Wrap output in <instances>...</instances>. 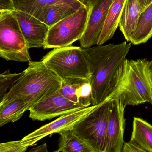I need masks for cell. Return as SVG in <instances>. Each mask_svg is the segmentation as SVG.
Here are the masks:
<instances>
[{
  "label": "cell",
  "instance_id": "1",
  "mask_svg": "<svg viewBox=\"0 0 152 152\" xmlns=\"http://www.w3.org/2000/svg\"><path fill=\"white\" fill-rule=\"evenodd\" d=\"M131 47L125 42L82 48L91 75L92 105L115 97L125 77L126 57Z\"/></svg>",
  "mask_w": 152,
  "mask_h": 152
},
{
  "label": "cell",
  "instance_id": "2",
  "mask_svg": "<svg viewBox=\"0 0 152 152\" xmlns=\"http://www.w3.org/2000/svg\"><path fill=\"white\" fill-rule=\"evenodd\" d=\"M61 85V80L48 69L43 61H31L0 101V105L18 98H26L30 110L38 102L59 91Z\"/></svg>",
  "mask_w": 152,
  "mask_h": 152
},
{
  "label": "cell",
  "instance_id": "3",
  "mask_svg": "<svg viewBox=\"0 0 152 152\" xmlns=\"http://www.w3.org/2000/svg\"><path fill=\"white\" fill-rule=\"evenodd\" d=\"M146 58L127 60L125 77L115 97L126 106L152 104V81Z\"/></svg>",
  "mask_w": 152,
  "mask_h": 152
},
{
  "label": "cell",
  "instance_id": "4",
  "mask_svg": "<svg viewBox=\"0 0 152 152\" xmlns=\"http://www.w3.org/2000/svg\"><path fill=\"white\" fill-rule=\"evenodd\" d=\"M41 61L62 81L68 78L89 79L91 77L82 47L71 45L54 49Z\"/></svg>",
  "mask_w": 152,
  "mask_h": 152
},
{
  "label": "cell",
  "instance_id": "5",
  "mask_svg": "<svg viewBox=\"0 0 152 152\" xmlns=\"http://www.w3.org/2000/svg\"><path fill=\"white\" fill-rule=\"evenodd\" d=\"M112 99H108L97 105L71 129L94 152H105L107 125Z\"/></svg>",
  "mask_w": 152,
  "mask_h": 152
},
{
  "label": "cell",
  "instance_id": "6",
  "mask_svg": "<svg viewBox=\"0 0 152 152\" xmlns=\"http://www.w3.org/2000/svg\"><path fill=\"white\" fill-rule=\"evenodd\" d=\"M29 49L12 11H0V56L7 61L29 62Z\"/></svg>",
  "mask_w": 152,
  "mask_h": 152
},
{
  "label": "cell",
  "instance_id": "7",
  "mask_svg": "<svg viewBox=\"0 0 152 152\" xmlns=\"http://www.w3.org/2000/svg\"><path fill=\"white\" fill-rule=\"evenodd\" d=\"M89 11L86 4L50 27L44 49L68 47L80 40L86 29Z\"/></svg>",
  "mask_w": 152,
  "mask_h": 152
},
{
  "label": "cell",
  "instance_id": "8",
  "mask_svg": "<svg viewBox=\"0 0 152 152\" xmlns=\"http://www.w3.org/2000/svg\"><path fill=\"white\" fill-rule=\"evenodd\" d=\"M84 108L67 99L59 90L32 106L29 110V117L33 121H44Z\"/></svg>",
  "mask_w": 152,
  "mask_h": 152
},
{
  "label": "cell",
  "instance_id": "9",
  "mask_svg": "<svg viewBox=\"0 0 152 152\" xmlns=\"http://www.w3.org/2000/svg\"><path fill=\"white\" fill-rule=\"evenodd\" d=\"M113 1L86 0L90 11L86 29L79 40L82 48H90L97 45Z\"/></svg>",
  "mask_w": 152,
  "mask_h": 152
},
{
  "label": "cell",
  "instance_id": "10",
  "mask_svg": "<svg viewBox=\"0 0 152 152\" xmlns=\"http://www.w3.org/2000/svg\"><path fill=\"white\" fill-rule=\"evenodd\" d=\"M97 105H93L60 116L55 120L46 124L23 137L21 140L29 146L45 137L54 133L59 134L73 126L93 111Z\"/></svg>",
  "mask_w": 152,
  "mask_h": 152
},
{
  "label": "cell",
  "instance_id": "11",
  "mask_svg": "<svg viewBox=\"0 0 152 152\" xmlns=\"http://www.w3.org/2000/svg\"><path fill=\"white\" fill-rule=\"evenodd\" d=\"M126 106L117 97L112 100L107 125L105 152H121L124 146L125 109Z\"/></svg>",
  "mask_w": 152,
  "mask_h": 152
},
{
  "label": "cell",
  "instance_id": "12",
  "mask_svg": "<svg viewBox=\"0 0 152 152\" xmlns=\"http://www.w3.org/2000/svg\"><path fill=\"white\" fill-rule=\"evenodd\" d=\"M12 12L18 22L29 49L44 48L50 27L26 12L16 10Z\"/></svg>",
  "mask_w": 152,
  "mask_h": 152
},
{
  "label": "cell",
  "instance_id": "13",
  "mask_svg": "<svg viewBox=\"0 0 152 152\" xmlns=\"http://www.w3.org/2000/svg\"><path fill=\"white\" fill-rule=\"evenodd\" d=\"M61 94L67 99L86 108L92 104V89L89 79L68 78L62 81Z\"/></svg>",
  "mask_w": 152,
  "mask_h": 152
},
{
  "label": "cell",
  "instance_id": "14",
  "mask_svg": "<svg viewBox=\"0 0 152 152\" xmlns=\"http://www.w3.org/2000/svg\"><path fill=\"white\" fill-rule=\"evenodd\" d=\"M143 11L138 0L126 1L119 27L127 42L131 41L139 17Z\"/></svg>",
  "mask_w": 152,
  "mask_h": 152
},
{
  "label": "cell",
  "instance_id": "15",
  "mask_svg": "<svg viewBox=\"0 0 152 152\" xmlns=\"http://www.w3.org/2000/svg\"><path fill=\"white\" fill-rule=\"evenodd\" d=\"M16 10L23 12L41 20L46 10L50 7L77 2L86 3V0H12Z\"/></svg>",
  "mask_w": 152,
  "mask_h": 152
},
{
  "label": "cell",
  "instance_id": "16",
  "mask_svg": "<svg viewBox=\"0 0 152 152\" xmlns=\"http://www.w3.org/2000/svg\"><path fill=\"white\" fill-rule=\"evenodd\" d=\"M126 0H113L110 7L108 16L97 45H103L110 40L119 25L120 20Z\"/></svg>",
  "mask_w": 152,
  "mask_h": 152
},
{
  "label": "cell",
  "instance_id": "17",
  "mask_svg": "<svg viewBox=\"0 0 152 152\" xmlns=\"http://www.w3.org/2000/svg\"><path fill=\"white\" fill-rule=\"evenodd\" d=\"M130 142L147 152H152V126L142 119L134 117Z\"/></svg>",
  "mask_w": 152,
  "mask_h": 152
},
{
  "label": "cell",
  "instance_id": "18",
  "mask_svg": "<svg viewBox=\"0 0 152 152\" xmlns=\"http://www.w3.org/2000/svg\"><path fill=\"white\" fill-rule=\"evenodd\" d=\"M29 110L26 98H18L0 105V126L19 120L24 113Z\"/></svg>",
  "mask_w": 152,
  "mask_h": 152
},
{
  "label": "cell",
  "instance_id": "19",
  "mask_svg": "<svg viewBox=\"0 0 152 152\" xmlns=\"http://www.w3.org/2000/svg\"><path fill=\"white\" fill-rule=\"evenodd\" d=\"M86 4V3L77 2L69 4H59L50 7L45 11L41 21L51 27L66 17L75 13Z\"/></svg>",
  "mask_w": 152,
  "mask_h": 152
},
{
  "label": "cell",
  "instance_id": "20",
  "mask_svg": "<svg viewBox=\"0 0 152 152\" xmlns=\"http://www.w3.org/2000/svg\"><path fill=\"white\" fill-rule=\"evenodd\" d=\"M152 37V3L140 15L131 43L135 45L146 42Z\"/></svg>",
  "mask_w": 152,
  "mask_h": 152
},
{
  "label": "cell",
  "instance_id": "21",
  "mask_svg": "<svg viewBox=\"0 0 152 152\" xmlns=\"http://www.w3.org/2000/svg\"><path fill=\"white\" fill-rule=\"evenodd\" d=\"M57 151L61 152H94L92 149L77 136L72 129L59 133Z\"/></svg>",
  "mask_w": 152,
  "mask_h": 152
},
{
  "label": "cell",
  "instance_id": "22",
  "mask_svg": "<svg viewBox=\"0 0 152 152\" xmlns=\"http://www.w3.org/2000/svg\"><path fill=\"white\" fill-rule=\"evenodd\" d=\"M22 73H11L10 70L0 75V101L7 94V90L12 87L21 76Z\"/></svg>",
  "mask_w": 152,
  "mask_h": 152
},
{
  "label": "cell",
  "instance_id": "23",
  "mask_svg": "<svg viewBox=\"0 0 152 152\" xmlns=\"http://www.w3.org/2000/svg\"><path fill=\"white\" fill-rule=\"evenodd\" d=\"M29 145L22 140L1 143L0 152H26Z\"/></svg>",
  "mask_w": 152,
  "mask_h": 152
},
{
  "label": "cell",
  "instance_id": "24",
  "mask_svg": "<svg viewBox=\"0 0 152 152\" xmlns=\"http://www.w3.org/2000/svg\"><path fill=\"white\" fill-rule=\"evenodd\" d=\"M121 152H147L129 141L124 143Z\"/></svg>",
  "mask_w": 152,
  "mask_h": 152
},
{
  "label": "cell",
  "instance_id": "25",
  "mask_svg": "<svg viewBox=\"0 0 152 152\" xmlns=\"http://www.w3.org/2000/svg\"><path fill=\"white\" fill-rule=\"evenodd\" d=\"M15 10L12 0H0V11H12Z\"/></svg>",
  "mask_w": 152,
  "mask_h": 152
},
{
  "label": "cell",
  "instance_id": "26",
  "mask_svg": "<svg viewBox=\"0 0 152 152\" xmlns=\"http://www.w3.org/2000/svg\"><path fill=\"white\" fill-rule=\"evenodd\" d=\"M29 152H49L47 150L46 143L31 149Z\"/></svg>",
  "mask_w": 152,
  "mask_h": 152
},
{
  "label": "cell",
  "instance_id": "27",
  "mask_svg": "<svg viewBox=\"0 0 152 152\" xmlns=\"http://www.w3.org/2000/svg\"><path fill=\"white\" fill-rule=\"evenodd\" d=\"M138 1L144 11L152 3V0H138Z\"/></svg>",
  "mask_w": 152,
  "mask_h": 152
},
{
  "label": "cell",
  "instance_id": "28",
  "mask_svg": "<svg viewBox=\"0 0 152 152\" xmlns=\"http://www.w3.org/2000/svg\"><path fill=\"white\" fill-rule=\"evenodd\" d=\"M149 69L151 75H152V61H149Z\"/></svg>",
  "mask_w": 152,
  "mask_h": 152
},
{
  "label": "cell",
  "instance_id": "29",
  "mask_svg": "<svg viewBox=\"0 0 152 152\" xmlns=\"http://www.w3.org/2000/svg\"><path fill=\"white\" fill-rule=\"evenodd\" d=\"M53 152H59L58 151H55Z\"/></svg>",
  "mask_w": 152,
  "mask_h": 152
},
{
  "label": "cell",
  "instance_id": "30",
  "mask_svg": "<svg viewBox=\"0 0 152 152\" xmlns=\"http://www.w3.org/2000/svg\"><path fill=\"white\" fill-rule=\"evenodd\" d=\"M151 79H152V75H151Z\"/></svg>",
  "mask_w": 152,
  "mask_h": 152
}]
</instances>
